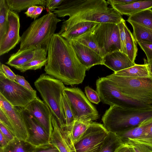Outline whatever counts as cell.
Segmentation results:
<instances>
[{
    "instance_id": "cell-38",
    "label": "cell",
    "mask_w": 152,
    "mask_h": 152,
    "mask_svg": "<svg viewBox=\"0 0 152 152\" xmlns=\"http://www.w3.org/2000/svg\"><path fill=\"white\" fill-rule=\"evenodd\" d=\"M137 42L145 54L147 58V62L152 60V43L145 42Z\"/></svg>"
},
{
    "instance_id": "cell-34",
    "label": "cell",
    "mask_w": 152,
    "mask_h": 152,
    "mask_svg": "<svg viewBox=\"0 0 152 152\" xmlns=\"http://www.w3.org/2000/svg\"><path fill=\"white\" fill-rule=\"evenodd\" d=\"M47 62V58L44 59L34 60L16 69L22 72L29 70H36L40 69L45 66Z\"/></svg>"
},
{
    "instance_id": "cell-12",
    "label": "cell",
    "mask_w": 152,
    "mask_h": 152,
    "mask_svg": "<svg viewBox=\"0 0 152 152\" xmlns=\"http://www.w3.org/2000/svg\"><path fill=\"white\" fill-rule=\"evenodd\" d=\"M19 110L28 132L26 141L36 147L50 144L49 134L37 120L24 108H20Z\"/></svg>"
},
{
    "instance_id": "cell-28",
    "label": "cell",
    "mask_w": 152,
    "mask_h": 152,
    "mask_svg": "<svg viewBox=\"0 0 152 152\" xmlns=\"http://www.w3.org/2000/svg\"><path fill=\"white\" fill-rule=\"evenodd\" d=\"M127 21L132 27V34L137 42H145L152 43V31L133 22Z\"/></svg>"
},
{
    "instance_id": "cell-31",
    "label": "cell",
    "mask_w": 152,
    "mask_h": 152,
    "mask_svg": "<svg viewBox=\"0 0 152 152\" xmlns=\"http://www.w3.org/2000/svg\"><path fill=\"white\" fill-rule=\"evenodd\" d=\"M10 10L5 0H0V42L6 34L8 28V13Z\"/></svg>"
},
{
    "instance_id": "cell-19",
    "label": "cell",
    "mask_w": 152,
    "mask_h": 152,
    "mask_svg": "<svg viewBox=\"0 0 152 152\" xmlns=\"http://www.w3.org/2000/svg\"><path fill=\"white\" fill-rule=\"evenodd\" d=\"M103 65L117 72L131 67L136 64L133 62L128 56L120 51L106 54L103 57Z\"/></svg>"
},
{
    "instance_id": "cell-33",
    "label": "cell",
    "mask_w": 152,
    "mask_h": 152,
    "mask_svg": "<svg viewBox=\"0 0 152 152\" xmlns=\"http://www.w3.org/2000/svg\"><path fill=\"white\" fill-rule=\"evenodd\" d=\"M62 100L66 122V126L63 128H69L72 125L75 118L68 100L64 92L62 95Z\"/></svg>"
},
{
    "instance_id": "cell-10",
    "label": "cell",
    "mask_w": 152,
    "mask_h": 152,
    "mask_svg": "<svg viewBox=\"0 0 152 152\" xmlns=\"http://www.w3.org/2000/svg\"><path fill=\"white\" fill-rule=\"evenodd\" d=\"M0 94L13 106L24 108L37 97L36 90H28L0 72Z\"/></svg>"
},
{
    "instance_id": "cell-7",
    "label": "cell",
    "mask_w": 152,
    "mask_h": 152,
    "mask_svg": "<svg viewBox=\"0 0 152 152\" xmlns=\"http://www.w3.org/2000/svg\"><path fill=\"white\" fill-rule=\"evenodd\" d=\"M96 91L104 104L125 108H144L152 106L126 96L119 91L106 77H100L96 82Z\"/></svg>"
},
{
    "instance_id": "cell-32",
    "label": "cell",
    "mask_w": 152,
    "mask_h": 152,
    "mask_svg": "<svg viewBox=\"0 0 152 152\" xmlns=\"http://www.w3.org/2000/svg\"><path fill=\"white\" fill-rule=\"evenodd\" d=\"M92 29L74 40L90 48L103 57L101 51L92 36Z\"/></svg>"
},
{
    "instance_id": "cell-4",
    "label": "cell",
    "mask_w": 152,
    "mask_h": 152,
    "mask_svg": "<svg viewBox=\"0 0 152 152\" xmlns=\"http://www.w3.org/2000/svg\"><path fill=\"white\" fill-rule=\"evenodd\" d=\"M102 119L108 131L116 133L152 121V106L125 108L111 106L106 110Z\"/></svg>"
},
{
    "instance_id": "cell-13",
    "label": "cell",
    "mask_w": 152,
    "mask_h": 152,
    "mask_svg": "<svg viewBox=\"0 0 152 152\" xmlns=\"http://www.w3.org/2000/svg\"><path fill=\"white\" fill-rule=\"evenodd\" d=\"M0 109L6 115L13 129L17 138L26 141L28 134L19 109L12 105L0 94Z\"/></svg>"
},
{
    "instance_id": "cell-48",
    "label": "cell",
    "mask_w": 152,
    "mask_h": 152,
    "mask_svg": "<svg viewBox=\"0 0 152 152\" xmlns=\"http://www.w3.org/2000/svg\"><path fill=\"white\" fill-rule=\"evenodd\" d=\"M44 9L43 6H37V7L31 16V18L35 20L41 14Z\"/></svg>"
},
{
    "instance_id": "cell-43",
    "label": "cell",
    "mask_w": 152,
    "mask_h": 152,
    "mask_svg": "<svg viewBox=\"0 0 152 152\" xmlns=\"http://www.w3.org/2000/svg\"><path fill=\"white\" fill-rule=\"evenodd\" d=\"M0 132L10 142L15 137V135L2 124L0 122Z\"/></svg>"
},
{
    "instance_id": "cell-51",
    "label": "cell",
    "mask_w": 152,
    "mask_h": 152,
    "mask_svg": "<svg viewBox=\"0 0 152 152\" xmlns=\"http://www.w3.org/2000/svg\"><path fill=\"white\" fill-rule=\"evenodd\" d=\"M146 61L151 75L152 76V59L148 62H147Z\"/></svg>"
},
{
    "instance_id": "cell-42",
    "label": "cell",
    "mask_w": 152,
    "mask_h": 152,
    "mask_svg": "<svg viewBox=\"0 0 152 152\" xmlns=\"http://www.w3.org/2000/svg\"><path fill=\"white\" fill-rule=\"evenodd\" d=\"M0 122L2 124L15 135L14 130L9 120L4 112L1 109H0Z\"/></svg>"
},
{
    "instance_id": "cell-40",
    "label": "cell",
    "mask_w": 152,
    "mask_h": 152,
    "mask_svg": "<svg viewBox=\"0 0 152 152\" xmlns=\"http://www.w3.org/2000/svg\"><path fill=\"white\" fill-rule=\"evenodd\" d=\"M64 0H47L46 9L47 11L52 12L59 6Z\"/></svg>"
},
{
    "instance_id": "cell-49",
    "label": "cell",
    "mask_w": 152,
    "mask_h": 152,
    "mask_svg": "<svg viewBox=\"0 0 152 152\" xmlns=\"http://www.w3.org/2000/svg\"><path fill=\"white\" fill-rule=\"evenodd\" d=\"M10 142L0 132V148H3L5 147Z\"/></svg>"
},
{
    "instance_id": "cell-36",
    "label": "cell",
    "mask_w": 152,
    "mask_h": 152,
    "mask_svg": "<svg viewBox=\"0 0 152 152\" xmlns=\"http://www.w3.org/2000/svg\"><path fill=\"white\" fill-rule=\"evenodd\" d=\"M125 22L123 19L118 25L120 31L121 52L127 55L126 48V34L124 29V24Z\"/></svg>"
},
{
    "instance_id": "cell-37",
    "label": "cell",
    "mask_w": 152,
    "mask_h": 152,
    "mask_svg": "<svg viewBox=\"0 0 152 152\" xmlns=\"http://www.w3.org/2000/svg\"><path fill=\"white\" fill-rule=\"evenodd\" d=\"M126 144L131 146L135 152H152L151 148L142 143L129 141Z\"/></svg>"
},
{
    "instance_id": "cell-9",
    "label": "cell",
    "mask_w": 152,
    "mask_h": 152,
    "mask_svg": "<svg viewBox=\"0 0 152 152\" xmlns=\"http://www.w3.org/2000/svg\"><path fill=\"white\" fill-rule=\"evenodd\" d=\"M64 92L68 100L75 120L90 122L99 118L97 110L80 88L65 87Z\"/></svg>"
},
{
    "instance_id": "cell-30",
    "label": "cell",
    "mask_w": 152,
    "mask_h": 152,
    "mask_svg": "<svg viewBox=\"0 0 152 152\" xmlns=\"http://www.w3.org/2000/svg\"><path fill=\"white\" fill-rule=\"evenodd\" d=\"M123 144L115 133L109 131L99 152H115Z\"/></svg>"
},
{
    "instance_id": "cell-22",
    "label": "cell",
    "mask_w": 152,
    "mask_h": 152,
    "mask_svg": "<svg viewBox=\"0 0 152 152\" xmlns=\"http://www.w3.org/2000/svg\"><path fill=\"white\" fill-rule=\"evenodd\" d=\"M37 59L34 50H21L19 49L16 53L11 55L6 63L16 69L33 60Z\"/></svg>"
},
{
    "instance_id": "cell-47",
    "label": "cell",
    "mask_w": 152,
    "mask_h": 152,
    "mask_svg": "<svg viewBox=\"0 0 152 152\" xmlns=\"http://www.w3.org/2000/svg\"><path fill=\"white\" fill-rule=\"evenodd\" d=\"M145 135L152 142V121L148 122L145 131Z\"/></svg>"
},
{
    "instance_id": "cell-24",
    "label": "cell",
    "mask_w": 152,
    "mask_h": 152,
    "mask_svg": "<svg viewBox=\"0 0 152 152\" xmlns=\"http://www.w3.org/2000/svg\"><path fill=\"white\" fill-rule=\"evenodd\" d=\"M75 120L70 127L63 128L73 145L81 138L92 122Z\"/></svg>"
},
{
    "instance_id": "cell-11",
    "label": "cell",
    "mask_w": 152,
    "mask_h": 152,
    "mask_svg": "<svg viewBox=\"0 0 152 152\" xmlns=\"http://www.w3.org/2000/svg\"><path fill=\"white\" fill-rule=\"evenodd\" d=\"M108 132L103 124L92 122L80 139L73 145L75 152H99Z\"/></svg>"
},
{
    "instance_id": "cell-25",
    "label": "cell",
    "mask_w": 152,
    "mask_h": 152,
    "mask_svg": "<svg viewBox=\"0 0 152 152\" xmlns=\"http://www.w3.org/2000/svg\"><path fill=\"white\" fill-rule=\"evenodd\" d=\"M39 147L34 146L15 137L5 147L0 148V152H35Z\"/></svg>"
},
{
    "instance_id": "cell-41",
    "label": "cell",
    "mask_w": 152,
    "mask_h": 152,
    "mask_svg": "<svg viewBox=\"0 0 152 152\" xmlns=\"http://www.w3.org/2000/svg\"><path fill=\"white\" fill-rule=\"evenodd\" d=\"M15 81L18 84L25 88L31 91H34V89L31 87L29 83L25 79L23 76L16 75Z\"/></svg>"
},
{
    "instance_id": "cell-1",
    "label": "cell",
    "mask_w": 152,
    "mask_h": 152,
    "mask_svg": "<svg viewBox=\"0 0 152 152\" xmlns=\"http://www.w3.org/2000/svg\"><path fill=\"white\" fill-rule=\"evenodd\" d=\"M46 73L72 86L82 83L87 70L78 60L70 42L58 33L52 38L48 51Z\"/></svg>"
},
{
    "instance_id": "cell-23",
    "label": "cell",
    "mask_w": 152,
    "mask_h": 152,
    "mask_svg": "<svg viewBox=\"0 0 152 152\" xmlns=\"http://www.w3.org/2000/svg\"><path fill=\"white\" fill-rule=\"evenodd\" d=\"M143 64H137L129 68L114 72L113 74L117 76L138 78L149 77L152 76L146 60L144 59Z\"/></svg>"
},
{
    "instance_id": "cell-35",
    "label": "cell",
    "mask_w": 152,
    "mask_h": 152,
    "mask_svg": "<svg viewBox=\"0 0 152 152\" xmlns=\"http://www.w3.org/2000/svg\"><path fill=\"white\" fill-rule=\"evenodd\" d=\"M85 92L88 100L91 102L98 104L100 102L101 99L97 91L89 86H86Z\"/></svg>"
},
{
    "instance_id": "cell-14",
    "label": "cell",
    "mask_w": 152,
    "mask_h": 152,
    "mask_svg": "<svg viewBox=\"0 0 152 152\" xmlns=\"http://www.w3.org/2000/svg\"><path fill=\"white\" fill-rule=\"evenodd\" d=\"M8 28L2 41L0 42V56L8 53L20 42V26L19 16L13 11H9L8 15Z\"/></svg>"
},
{
    "instance_id": "cell-6",
    "label": "cell",
    "mask_w": 152,
    "mask_h": 152,
    "mask_svg": "<svg viewBox=\"0 0 152 152\" xmlns=\"http://www.w3.org/2000/svg\"><path fill=\"white\" fill-rule=\"evenodd\" d=\"M121 93L144 104H152V76L134 78L113 74L105 77Z\"/></svg>"
},
{
    "instance_id": "cell-16",
    "label": "cell",
    "mask_w": 152,
    "mask_h": 152,
    "mask_svg": "<svg viewBox=\"0 0 152 152\" xmlns=\"http://www.w3.org/2000/svg\"><path fill=\"white\" fill-rule=\"evenodd\" d=\"M31 114L49 134L52 113L48 106L38 97L24 108Z\"/></svg>"
},
{
    "instance_id": "cell-20",
    "label": "cell",
    "mask_w": 152,
    "mask_h": 152,
    "mask_svg": "<svg viewBox=\"0 0 152 152\" xmlns=\"http://www.w3.org/2000/svg\"><path fill=\"white\" fill-rule=\"evenodd\" d=\"M112 7L122 15L130 16L135 13L145 10L152 8V0H137L132 3L125 5L117 4H110Z\"/></svg>"
},
{
    "instance_id": "cell-44",
    "label": "cell",
    "mask_w": 152,
    "mask_h": 152,
    "mask_svg": "<svg viewBox=\"0 0 152 152\" xmlns=\"http://www.w3.org/2000/svg\"><path fill=\"white\" fill-rule=\"evenodd\" d=\"M35 152H60L58 149L51 144L39 147Z\"/></svg>"
},
{
    "instance_id": "cell-8",
    "label": "cell",
    "mask_w": 152,
    "mask_h": 152,
    "mask_svg": "<svg viewBox=\"0 0 152 152\" xmlns=\"http://www.w3.org/2000/svg\"><path fill=\"white\" fill-rule=\"evenodd\" d=\"M92 36L103 57L112 52H121L120 31L118 24L98 23L91 30Z\"/></svg>"
},
{
    "instance_id": "cell-27",
    "label": "cell",
    "mask_w": 152,
    "mask_h": 152,
    "mask_svg": "<svg viewBox=\"0 0 152 152\" xmlns=\"http://www.w3.org/2000/svg\"><path fill=\"white\" fill-rule=\"evenodd\" d=\"M127 21L133 22L152 31V10L147 9L135 13Z\"/></svg>"
},
{
    "instance_id": "cell-2",
    "label": "cell",
    "mask_w": 152,
    "mask_h": 152,
    "mask_svg": "<svg viewBox=\"0 0 152 152\" xmlns=\"http://www.w3.org/2000/svg\"><path fill=\"white\" fill-rule=\"evenodd\" d=\"M107 5L105 0H64L53 11L59 17H69L62 23L58 33L81 22L118 24L124 19L122 15Z\"/></svg>"
},
{
    "instance_id": "cell-45",
    "label": "cell",
    "mask_w": 152,
    "mask_h": 152,
    "mask_svg": "<svg viewBox=\"0 0 152 152\" xmlns=\"http://www.w3.org/2000/svg\"><path fill=\"white\" fill-rule=\"evenodd\" d=\"M115 152H135L130 145L123 144L116 150Z\"/></svg>"
},
{
    "instance_id": "cell-39",
    "label": "cell",
    "mask_w": 152,
    "mask_h": 152,
    "mask_svg": "<svg viewBox=\"0 0 152 152\" xmlns=\"http://www.w3.org/2000/svg\"><path fill=\"white\" fill-rule=\"evenodd\" d=\"M0 72L2 73L7 78L15 81L16 75L8 66L1 63L0 65Z\"/></svg>"
},
{
    "instance_id": "cell-3",
    "label": "cell",
    "mask_w": 152,
    "mask_h": 152,
    "mask_svg": "<svg viewBox=\"0 0 152 152\" xmlns=\"http://www.w3.org/2000/svg\"><path fill=\"white\" fill-rule=\"evenodd\" d=\"M62 20L52 12L34 20L21 36L20 49H37L48 53L57 23Z\"/></svg>"
},
{
    "instance_id": "cell-50",
    "label": "cell",
    "mask_w": 152,
    "mask_h": 152,
    "mask_svg": "<svg viewBox=\"0 0 152 152\" xmlns=\"http://www.w3.org/2000/svg\"><path fill=\"white\" fill-rule=\"evenodd\" d=\"M37 6H34L29 7L24 13L28 17L31 18V15L35 11Z\"/></svg>"
},
{
    "instance_id": "cell-15",
    "label": "cell",
    "mask_w": 152,
    "mask_h": 152,
    "mask_svg": "<svg viewBox=\"0 0 152 152\" xmlns=\"http://www.w3.org/2000/svg\"><path fill=\"white\" fill-rule=\"evenodd\" d=\"M49 135L50 143L60 152H75L74 145L52 114Z\"/></svg>"
},
{
    "instance_id": "cell-29",
    "label": "cell",
    "mask_w": 152,
    "mask_h": 152,
    "mask_svg": "<svg viewBox=\"0 0 152 152\" xmlns=\"http://www.w3.org/2000/svg\"><path fill=\"white\" fill-rule=\"evenodd\" d=\"M124 29L126 34V48L127 54L131 60L135 63L138 51L137 42L127 26L126 22L124 24Z\"/></svg>"
},
{
    "instance_id": "cell-5",
    "label": "cell",
    "mask_w": 152,
    "mask_h": 152,
    "mask_svg": "<svg viewBox=\"0 0 152 152\" xmlns=\"http://www.w3.org/2000/svg\"><path fill=\"white\" fill-rule=\"evenodd\" d=\"M34 85L58 124L62 127H64L66 122L62 100V95L66 87L64 83L59 80L43 74L35 81Z\"/></svg>"
},
{
    "instance_id": "cell-21",
    "label": "cell",
    "mask_w": 152,
    "mask_h": 152,
    "mask_svg": "<svg viewBox=\"0 0 152 152\" xmlns=\"http://www.w3.org/2000/svg\"><path fill=\"white\" fill-rule=\"evenodd\" d=\"M98 23L90 21L80 22L72 25L64 31L58 33L70 42L88 31Z\"/></svg>"
},
{
    "instance_id": "cell-26",
    "label": "cell",
    "mask_w": 152,
    "mask_h": 152,
    "mask_svg": "<svg viewBox=\"0 0 152 152\" xmlns=\"http://www.w3.org/2000/svg\"><path fill=\"white\" fill-rule=\"evenodd\" d=\"M10 10L16 12L27 10L34 6H46L47 0H5Z\"/></svg>"
},
{
    "instance_id": "cell-17",
    "label": "cell",
    "mask_w": 152,
    "mask_h": 152,
    "mask_svg": "<svg viewBox=\"0 0 152 152\" xmlns=\"http://www.w3.org/2000/svg\"><path fill=\"white\" fill-rule=\"evenodd\" d=\"M69 42L78 60L87 70L95 65H103V58L92 49L76 40Z\"/></svg>"
},
{
    "instance_id": "cell-18",
    "label": "cell",
    "mask_w": 152,
    "mask_h": 152,
    "mask_svg": "<svg viewBox=\"0 0 152 152\" xmlns=\"http://www.w3.org/2000/svg\"><path fill=\"white\" fill-rule=\"evenodd\" d=\"M148 123L139 126L126 129L116 133L123 144L129 141L140 143L146 145L152 148V142L145 135Z\"/></svg>"
},
{
    "instance_id": "cell-46",
    "label": "cell",
    "mask_w": 152,
    "mask_h": 152,
    "mask_svg": "<svg viewBox=\"0 0 152 152\" xmlns=\"http://www.w3.org/2000/svg\"><path fill=\"white\" fill-rule=\"evenodd\" d=\"M137 0H108L107 1L108 4H117L125 5L129 4L137 1Z\"/></svg>"
}]
</instances>
